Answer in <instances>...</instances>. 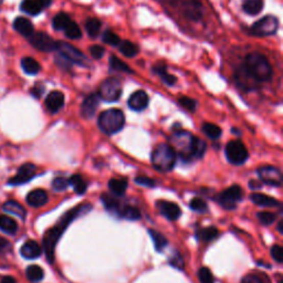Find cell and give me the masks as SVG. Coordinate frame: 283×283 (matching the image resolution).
<instances>
[{
  "instance_id": "f5cc1de1",
  "label": "cell",
  "mask_w": 283,
  "mask_h": 283,
  "mask_svg": "<svg viewBox=\"0 0 283 283\" xmlns=\"http://www.w3.org/2000/svg\"><path fill=\"white\" fill-rule=\"evenodd\" d=\"M135 183L142 186H146V187H153L155 185V181L150 178V177H145V176H137L135 178Z\"/></svg>"
},
{
  "instance_id": "be15d7a7",
  "label": "cell",
  "mask_w": 283,
  "mask_h": 283,
  "mask_svg": "<svg viewBox=\"0 0 283 283\" xmlns=\"http://www.w3.org/2000/svg\"><path fill=\"white\" fill-rule=\"evenodd\" d=\"M279 283H281V280H280V281H279Z\"/></svg>"
},
{
  "instance_id": "9f6ffc18",
  "label": "cell",
  "mask_w": 283,
  "mask_h": 283,
  "mask_svg": "<svg viewBox=\"0 0 283 283\" xmlns=\"http://www.w3.org/2000/svg\"><path fill=\"white\" fill-rule=\"evenodd\" d=\"M43 91H44V87H43L42 85H39V84H38V85H36V86H33V89L31 90V94H32V96L35 97V98L39 99L40 97L42 96Z\"/></svg>"
},
{
  "instance_id": "603a6c76",
  "label": "cell",
  "mask_w": 283,
  "mask_h": 283,
  "mask_svg": "<svg viewBox=\"0 0 283 283\" xmlns=\"http://www.w3.org/2000/svg\"><path fill=\"white\" fill-rule=\"evenodd\" d=\"M264 0H244L242 3V9L250 16H257L264 9Z\"/></svg>"
},
{
  "instance_id": "8fae6325",
  "label": "cell",
  "mask_w": 283,
  "mask_h": 283,
  "mask_svg": "<svg viewBox=\"0 0 283 283\" xmlns=\"http://www.w3.org/2000/svg\"><path fill=\"white\" fill-rule=\"evenodd\" d=\"M234 80L240 89L245 91H253L258 87L259 82L255 80L252 74L248 71L245 64L240 65L234 73Z\"/></svg>"
},
{
  "instance_id": "4fadbf2b",
  "label": "cell",
  "mask_w": 283,
  "mask_h": 283,
  "mask_svg": "<svg viewBox=\"0 0 283 283\" xmlns=\"http://www.w3.org/2000/svg\"><path fill=\"white\" fill-rule=\"evenodd\" d=\"M262 183L269 186L279 187L282 184V175L280 170L273 166H262L257 171Z\"/></svg>"
},
{
  "instance_id": "30bf717a",
  "label": "cell",
  "mask_w": 283,
  "mask_h": 283,
  "mask_svg": "<svg viewBox=\"0 0 283 283\" xmlns=\"http://www.w3.org/2000/svg\"><path fill=\"white\" fill-rule=\"evenodd\" d=\"M242 196H244V192H242L241 187L238 185H233L220 193L216 200L218 201L220 206L226 208V209H233L242 199Z\"/></svg>"
},
{
  "instance_id": "8d00e7d4",
  "label": "cell",
  "mask_w": 283,
  "mask_h": 283,
  "mask_svg": "<svg viewBox=\"0 0 283 283\" xmlns=\"http://www.w3.org/2000/svg\"><path fill=\"white\" fill-rule=\"evenodd\" d=\"M119 216L127 220H138L140 218V213L135 207L131 206H123L121 208Z\"/></svg>"
},
{
  "instance_id": "e0dca14e",
  "label": "cell",
  "mask_w": 283,
  "mask_h": 283,
  "mask_svg": "<svg viewBox=\"0 0 283 283\" xmlns=\"http://www.w3.org/2000/svg\"><path fill=\"white\" fill-rule=\"evenodd\" d=\"M64 105V94L60 91H52L45 99V107L50 113H58Z\"/></svg>"
},
{
  "instance_id": "7c38bea8",
  "label": "cell",
  "mask_w": 283,
  "mask_h": 283,
  "mask_svg": "<svg viewBox=\"0 0 283 283\" xmlns=\"http://www.w3.org/2000/svg\"><path fill=\"white\" fill-rule=\"evenodd\" d=\"M29 38L30 43L40 51L52 52L57 50V41L44 32H33Z\"/></svg>"
},
{
  "instance_id": "9a60e30c",
  "label": "cell",
  "mask_w": 283,
  "mask_h": 283,
  "mask_svg": "<svg viewBox=\"0 0 283 283\" xmlns=\"http://www.w3.org/2000/svg\"><path fill=\"white\" fill-rule=\"evenodd\" d=\"M156 207L159 213L168 220H177L181 215L179 206L175 203H172V201L159 200L156 203Z\"/></svg>"
},
{
  "instance_id": "e575fe53",
  "label": "cell",
  "mask_w": 283,
  "mask_h": 283,
  "mask_svg": "<svg viewBox=\"0 0 283 283\" xmlns=\"http://www.w3.org/2000/svg\"><path fill=\"white\" fill-rule=\"evenodd\" d=\"M70 21L71 18L69 17V15H66L64 12H60L53 18L52 26L56 30L63 31L65 29V27L70 23Z\"/></svg>"
},
{
  "instance_id": "6f0895ef",
  "label": "cell",
  "mask_w": 283,
  "mask_h": 283,
  "mask_svg": "<svg viewBox=\"0 0 283 283\" xmlns=\"http://www.w3.org/2000/svg\"><path fill=\"white\" fill-rule=\"evenodd\" d=\"M2 283H17L16 279L13 277H10V275H7V277L3 278Z\"/></svg>"
},
{
  "instance_id": "4dcf8cb0",
  "label": "cell",
  "mask_w": 283,
  "mask_h": 283,
  "mask_svg": "<svg viewBox=\"0 0 283 283\" xmlns=\"http://www.w3.org/2000/svg\"><path fill=\"white\" fill-rule=\"evenodd\" d=\"M21 66L23 71L27 74H30V76H35V74H38L39 71L41 70V66H40L39 62H37V60L30 57L23 58L21 60Z\"/></svg>"
},
{
  "instance_id": "f907efd6",
  "label": "cell",
  "mask_w": 283,
  "mask_h": 283,
  "mask_svg": "<svg viewBox=\"0 0 283 283\" xmlns=\"http://www.w3.org/2000/svg\"><path fill=\"white\" fill-rule=\"evenodd\" d=\"M170 264H171L173 267L179 269V270H183L184 267H185L184 260H183V258H181V255H180L178 252L175 253V254H174V257H172V258L170 259Z\"/></svg>"
},
{
  "instance_id": "b9f144b4",
  "label": "cell",
  "mask_w": 283,
  "mask_h": 283,
  "mask_svg": "<svg viewBox=\"0 0 283 283\" xmlns=\"http://www.w3.org/2000/svg\"><path fill=\"white\" fill-rule=\"evenodd\" d=\"M110 66H111V69L115 70V71H120V72H126V73H132L133 72L129 65H127L126 63H124L122 60H120L115 56H112L110 58Z\"/></svg>"
},
{
  "instance_id": "5bb4252c",
  "label": "cell",
  "mask_w": 283,
  "mask_h": 283,
  "mask_svg": "<svg viewBox=\"0 0 283 283\" xmlns=\"http://www.w3.org/2000/svg\"><path fill=\"white\" fill-rule=\"evenodd\" d=\"M37 167L31 164V163H26L22 166L19 167V170L17 172L16 176H13L8 180V185H22L28 183L29 180H31L36 175Z\"/></svg>"
},
{
  "instance_id": "ffe728a7",
  "label": "cell",
  "mask_w": 283,
  "mask_h": 283,
  "mask_svg": "<svg viewBox=\"0 0 283 283\" xmlns=\"http://www.w3.org/2000/svg\"><path fill=\"white\" fill-rule=\"evenodd\" d=\"M20 253L23 258L28 260H33L39 258L42 253V249L40 247L37 241L35 240H28L26 244L20 249Z\"/></svg>"
},
{
  "instance_id": "bcb514c9",
  "label": "cell",
  "mask_w": 283,
  "mask_h": 283,
  "mask_svg": "<svg viewBox=\"0 0 283 283\" xmlns=\"http://www.w3.org/2000/svg\"><path fill=\"white\" fill-rule=\"evenodd\" d=\"M257 217L259 219V221L261 222L262 225L265 226H270L271 224H273L275 220V215L272 213H268V211H261L257 214Z\"/></svg>"
},
{
  "instance_id": "ab89813d",
  "label": "cell",
  "mask_w": 283,
  "mask_h": 283,
  "mask_svg": "<svg viewBox=\"0 0 283 283\" xmlns=\"http://www.w3.org/2000/svg\"><path fill=\"white\" fill-rule=\"evenodd\" d=\"M203 132L211 139L219 138L222 133L220 127L218 125L213 124V123H205L203 125Z\"/></svg>"
},
{
  "instance_id": "f35d334b",
  "label": "cell",
  "mask_w": 283,
  "mask_h": 283,
  "mask_svg": "<svg viewBox=\"0 0 283 283\" xmlns=\"http://www.w3.org/2000/svg\"><path fill=\"white\" fill-rule=\"evenodd\" d=\"M85 30L91 38H97L101 30V21L96 18H90L85 22Z\"/></svg>"
},
{
  "instance_id": "681fc988",
  "label": "cell",
  "mask_w": 283,
  "mask_h": 283,
  "mask_svg": "<svg viewBox=\"0 0 283 283\" xmlns=\"http://www.w3.org/2000/svg\"><path fill=\"white\" fill-rule=\"evenodd\" d=\"M271 257L274 259V261H277L278 264H281L283 261V249L279 245H274L271 248Z\"/></svg>"
},
{
  "instance_id": "6125c7cd",
  "label": "cell",
  "mask_w": 283,
  "mask_h": 283,
  "mask_svg": "<svg viewBox=\"0 0 283 283\" xmlns=\"http://www.w3.org/2000/svg\"><path fill=\"white\" fill-rule=\"evenodd\" d=\"M3 3V0H0V4H2Z\"/></svg>"
},
{
  "instance_id": "f1b7e54d",
  "label": "cell",
  "mask_w": 283,
  "mask_h": 283,
  "mask_svg": "<svg viewBox=\"0 0 283 283\" xmlns=\"http://www.w3.org/2000/svg\"><path fill=\"white\" fill-rule=\"evenodd\" d=\"M20 8L30 16H37L42 11V6L38 3V0H23L20 5Z\"/></svg>"
},
{
  "instance_id": "d6986e66",
  "label": "cell",
  "mask_w": 283,
  "mask_h": 283,
  "mask_svg": "<svg viewBox=\"0 0 283 283\" xmlns=\"http://www.w3.org/2000/svg\"><path fill=\"white\" fill-rule=\"evenodd\" d=\"M184 13L193 21H199L203 18V6L197 0H188L184 4Z\"/></svg>"
},
{
  "instance_id": "d4e9b609",
  "label": "cell",
  "mask_w": 283,
  "mask_h": 283,
  "mask_svg": "<svg viewBox=\"0 0 283 283\" xmlns=\"http://www.w3.org/2000/svg\"><path fill=\"white\" fill-rule=\"evenodd\" d=\"M0 230L7 234L15 235L18 231V225L16 220L8 217V216L2 215L0 216Z\"/></svg>"
},
{
  "instance_id": "f6af8a7d",
  "label": "cell",
  "mask_w": 283,
  "mask_h": 283,
  "mask_svg": "<svg viewBox=\"0 0 283 283\" xmlns=\"http://www.w3.org/2000/svg\"><path fill=\"white\" fill-rule=\"evenodd\" d=\"M191 208H192V210L194 211H197V213H205L207 211V204H206V201L204 199H201V198H193L191 200V204H190Z\"/></svg>"
},
{
  "instance_id": "83f0119b",
  "label": "cell",
  "mask_w": 283,
  "mask_h": 283,
  "mask_svg": "<svg viewBox=\"0 0 283 283\" xmlns=\"http://www.w3.org/2000/svg\"><path fill=\"white\" fill-rule=\"evenodd\" d=\"M153 72L156 73L158 77H160V79L163 80L167 85H174L177 82V78L174 77L173 74L168 73L167 68L163 64H157L156 66H154Z\"/></svg>"
},
{
  "instance_id": "6da1fadb",
  "label": "cell",
  "mask_w": 283,
  "mask_h": 283,
  "mask_svg": "<svg viewBox=\"0 0 283 283\" xmlns=\"http://www.w3.org/2000/svg\"><path fill=\"white\" fill-rule=\"evenodd\" d=\"M92 206L90 204H82L79 205L73 209L69 210L68 213H65L60 220L57 222L55 227L50 228L49 230H46V232L43 235V249L46 255V259L50 262V264H53L55 261V251H56V247L58 241L61 238V235L64 233L66 230V228L76 220L80 216H82L86 214L87 211L91 210Z\"/></svg>"
},
{
  "instance_id": "ac0fdd59",
  "label": "cell",
  "mask_w": 283,
  "mask_h": 283,
  "mask_svg": "<svg viewBox=\"0 0 283 283\" xmlns=\"http://www.w3.org/2000/svg\"><path fill=\"white\" fill-rule=\"evenodd\" d=\"M99 102L100 97L98 94H91V96L86 97L82 105H81V114H82V116L85 119H90L94 116V114H96L99 106Z\"/></svg>"
},
{
  "instance_id": "836d02e7",
  "label": "cell",
  "mask_w": 283,
  "mask_h": 283,
  "mask_svg": "<svg viewBox=\"0 0 283 283\" xmlns=\"http://www.w3.org/2000/svg\"><path fill=\"white\" fill-rule=\"evenodd\" d=\"M148 233H150L151 238L153 239L155 249H156V250H157L158 252L163 251V250H164V248H165V247L167 246V244H168L167 239H166V238L164 237V235L161 234L160 232H158V231H156V230H154V229H150V230H148Z\"/></svg>"
},
{
  "instance_id": "11a10c76",
  "label": "cell",
  "mask_w": 283,
  "mask_h": 283,
  "mask_svg": "<svg viewBox=\"0 0 283 283\" xmlns=\"http://www.w3.org/2000/svg\"><path fill=\"white\" fill-rule=\"evenodd\" d=\"M10 249V244L8 240H6L5 238L0 237V254L6 253L7 251H9Z\"/></svg>"
},
{
  "instance_id": "816d5d0a",
  "label": "cell",
  "mask_w": 283,
  "mask_h": 283,
  "mask_svg": "<svg viewBox=\"0 0 283 283\" xmlns=\"http://www.w3.org/2000/svg\"><path fill=\"white\" fill-rule=\"evenodd\" d=\"M104 48L102 45H92L90 46V55L92 56V58L94 59H101L103 56H104Z\"/></svg>"
},
{
  "instance_id": "7402d4cb",
  "label": "cell",
  "mask_w": 283,
  "mask_h": 283,
  "mask_svg": "<svg viewBox=\"0 0 283 283\" xmlns=\"http://www.w3.org/2000/svg\"><path fill=\"white\" fill-rule=\"evenodd\" d=\"M13 28L17 32H19L20 35L29 38L35 30H33V25L31 23L30 20L23 17H18L15 21H13Z\"/></svg>"
},
{
  "instance_id": "277c9868",
  "label": "cell",
  "mask_w": 283,
  "mask_h": 283,
  "mask_svg": "<svg viewBox=\"0 0 283 283\" xmlns=\"http://www.w3.org/2000/svg\"><path fill=\"white\" fill-rule=\"evenodd\" d=\"M177 155L172 145L159 144L154 148L152 153V164L155 170L161 173H167L172 171L176 164Z\"/></svg>"
},
{
  "instance_id": "94428289",
  "label": "cell",
  "mask_w": 283,
  "mask_h": 283,
  "mask_svg": "<svg viewBox=\"0 0 283 283\" xmlns=\"http://www.w3.org/2000/svg\"><path fill=\"white\" fill-rule=\"evenodd\" d=\"M278 229H279V232L281 234H283V229H282V221L279 222V225H278Z\"/></svg>"
},
{
  "instance_id": "d590c367",
  "label": "cell",
  "mask_w": 283,
  "mask_h": 283,
  "mask_svg": "<svg viewBox=\"0 0 283 283\" xmlns=\"http://www.w3.org/2000/svg\"><path fill=\"white\" fill-rule=\"evenodd\" d=\"M69 185H71L74 192L79 195L84 194L87 187L85 180L82 178V176H80V175H73L69 179Z\"/></svg>"
},
{
  "instance_id": "2e32d148",
  "label": "cell",
  "mask_w": 283,
  "mask_h": 283,
  "mask_svg": "<svg viewBox=\"0 0 283 283\" xmlns=\"http://www.w3.org/2000/svg\"><path fill=\"white\" fill-rule=\"evenodd\" d=\"M148 102H150V98H148L147 93L145 91L138 90L136 92H134L132 96L129 99V106L130 109L133 111H143L145 110Z\"/></svg>"
},
{
  "instance_id": "8992f818",
  "label": "cell",
  "mask_w": 283,
  "mask_h": 283,
  "mask_svg": "<svg viewBox=\"0 0 283 283\" xmlns=\"http://www.w3.org/2000/svg\"><path fill=\"white\" fill-rule=\"evenodd\" d=\"M59 56L70 64H78L81 66L87 65V58L76 46L66 42H57V50Z\"/></svg>"
},
{
  "instance_id": "ba28073f",
  "label": "cell",
  "mask_w": 283,
  "mask_h": 283,
  "mask_svg": "<svg viewBox=\"0 0 283 283\" xmlns=\"http://www.w3.org/2000/svg\"><path fill=\"white\" fill-rule=\"evenodd\" d=\"M278 28H279V19L275 16L268 15L258 20L255 23H253L251 32L254 36L268 37V36L274 35V33L278 31Z\"/></svg>"
},
{
  "instance_id": "1f68e13d",
  "label": "cell",
  "mask_w": 283,
  "mask_h": 283,
  "mask_svg": "<svg viewBox=\"0 0 283 283\" xmlns=\"http://www.w3.org/2000/svg\"><path fill=\"white\" fill-rule=\"evenodd\" d=\"M196 234L199 240L204 242H210L218 237L219 231L216 227H208V228L200 229V230L197 231Z\"/></svg>"
},
{
  "instance_id": "cb8c5ba5",
  "label": "cell",
  "mask_w": 283,
  "mask_h": 283,
  "mask_svg": "<svg viewBox=\"0 0 283 283\" xmlns=\"http://www.w3.org/2000/svg\"><path fill=\"white\" fill-rule=\"evenodd\" d=\"M251 200L255 205L261 206V207H275V206H280L279 201L270 196H267L265 194H259V193H254L250 196Z\"/></svg>"
},
{
  "instance_id": "484cf974",
  "label": "cell",
  "mask_w": 283,
  "mask_h": 283,
  "mask_svg": "<svg viewBox=\"0 0 283 283\" xmlns=\"http://www.w3.org/2000/svg\"><path fill=\"white\" fill-rule=\"evenodd\" d=\"M109 188L114 196H123L127 188V180L124 178H112L109 181Z\"/></svg>"
},
{
  "instance_id": "60d3db41",
  "label": "cell",
  "mask_w": 283,
  "mask_h": 283,
  "mask_svg": "<svg viewBox=\"0 0 283 283\" xmlns=\"http://www.w3.org/2000/svg\"><path fill=\"white\" fill-rule=\"evenodd\" d=\"M63 32L66 37L72 40H77L82 37V32H81L79 26L74 21H72V20L70 21V23L65 27Z\"/></svg>"
},
{
  "instance_id": "52a82bcc",
  "label": "cell",
  "mask_w": 283,
  "mask_h": 283,
  "mask_svg": "<svg viewBox=\"0 0 283 283\" xmlns=\"http://www.w3.org/2000/svg\"><path fill=\"white\" fill-rule=\"evenodd\" d=\"M122 94V83L116 78H109L104 80L99 89L100 99L106 102H115Z\"/></svg>"
},
{
  "instance_id": "7a4b0ae2",
  "label": "cell",
  "mask_w": 283,
  "mask_h": 283,
  "mask_svg": "<svg viewBox=\"0 0 283 283\" xmlns=\"http://www.w3.org/2000/svg\"><path fill=\"white\" fill-rule=\"evenodd\" d=\"M171 142L176 155H179L184 160L201 158L204 156L207 147L206 142L183 130L175 132L171 137Z\"/></svg>"
},
{
  "instance_id": "680465c9",
  "label": "cell",
  "mask_w": 283,
  "mask_h": 283,
  "mask_svg": "<svg viewBox=\"0 0 283 283\" xmlns=\"http://www.w3.org/2000/svg\"><path fill=\"white\" fill-rule=\"evenodd\" d=\"M38 3L42 6V8H46L52 4V0H38Z\"/></svg>"
},
{
  "instance_id": "9c48e42d",
  "label": "cell",
  "mask_w": 283,
  "mask_h": 283,
  "mask_svg": "<svg viewBox=\"0 0 283 283\" xmlns=\"http://www.w3.org/2000/svg\"><path fill=\"white\" fill-rule=\"evenodd\" d=\"M226 156L229 163L233 165H241L248 159L249 154L242 142L230 140L226 146Z\"/></svg>"
},
{
  "instance_id": "ee69618b",
  "label": "cell",
  "mask_w": 283,
  "mask_h": 283,
  "mask_svg": "<svg viewBox=\"0 0 283 283\" xmlns=\"http://www.w3.org/2000/svg\"><path fill=\"white\" fill-rule=\"evenodd\" d=\"M198 279L200 283H215V278L209 269L204 267L198 271Z\"/></svg>"
},
{
  "instance_id": "f546056e",
  "label": "cell",
  "mask_w": 283,
  "mask_h": 283,
  "mask_svg": "<svg viewBox=\"0 0 283 283\" xmlns=\"http://www.w3.org/2000/svg\"><path fill=\"white\" fill-rule=\"evenodd\" d=\"M101 198H102V201L103 204L105 206V208L107 210L110 211H113L119 215L121 208H122L123 206L121 205L120 200L116 198V196H111V195H107V194H103L102 196H101Z\"/></svg>"
},
{
  "instance_id": "d6a6232c",
  "label": "cell",
  "mask_w": 283,
  "mask_h": 283,
  "mask_svg": "<svg viewBox=\"0 0 283 283\" xmlns=\"http://www.w3.org/2000/svg\"><path fill=\"white\" fill-rule=\"evenodd\" d=\"M26 275H27V278H28L29 281L36 283V282H40L43 279L44 272H43L41 267L32 265V266H29L28 268H27Z\"/></svg>"
},
{
  "instance_id": "7bdbcfd3",
  "label": "cell",
  "mask_w": 283,
  "mask_h": 283,
  "mask_svg": "<svg viewBox=\"0 0 283 283\" xmlns=\"http://www.w3.org/2000/svg\"><path fill=\"white\" fill-rule=\"evenodd\" d=\"M102 40H103V42L110 44V45H113V46H116L121 43L120 37L116 35V33L112 32L111 30H107L103 33Z\"/></svg>"
},
{
  "instance_id": "44dd1931",
  "label": "cell",
  "mask_w": 283,
  "mask_h": 283,
  "mask_svg": "<svg viewBox=\"0 0 283 283\" xmlns=\"http://www.w3.org/2000/svg\"><path fill=\"white\" fill-rule=\"evenodd\" d=\"M27 203L33 208H39L48 203V194L43 190H35L27 195Z\"/></svg>"
},
{
  "instance_id": "3957f363",
  "label": "cell",
  "mask_w": 283,
  "mask_h": 283,
  "mask_svg": "<svg viewBox=\"0 0 283 283\" xmlns=\"http://www.w3.org/2000/svg\"><path fill=\"white\" fill-rule=\"evenodd\" d=\"M244 64L259 83L266 82V81H269L272 78V66L268 61V59L260 53L253 52L248 55Z\"/></svg>"
},
{
  "instance_id": "db71d44e",
  "label": "cell",
  "mask_w": 283,
  "mask_h": 283,
  "mask_svg": "<svg viewBox=\"0 0 283 283\" xmlns=\"http://www.w3.org/2000/svg\"><path fill=\"white\" fill-rule=\"evenodd\" d=\"M241 283H264V281H262V279L259 277L258 274L250 273V274L246 275V277L242 279Z\"/></svg>"
},
{
  "instance_id": "5b68a950",
  "label": "cell",
  "mask_w": 283,
  "mask_h": 283,
  "mask_svg": "<svg viewBox=\"0 0 283 283\" xmlns=\"http://www.w3.org/2000/svg\"><path fill=\"white\" fill-rule=\"evenodd\" d=\"M125 124V116L119 109H110L100 114L98 125L100 130L105 134H115L123 129Z\"/></svg>"
},
{
  "instance_id": "7dc6e473",
  "label": "cell",
  "mask_w": 283,
  "mask_h": 283,
  "mask_svg": "<svg viewBox=\"0 0 283 283\" xmlns=\"http://www.w3.org/2000/svg\"><path fill=\"white\" fill-rule=\"evenodd\" d=\"M69 186V180L64 177H57L52 181V188L56 192H63Z\"/></svg>"
},
{
  "instance_id": "91938a15",
  "label": "cell",
  "mask_w": 283,
  "mask_h": 283,
  "mask_svg": "<svg viewBox=\"0 0 283 283\" xmlns=\"http://www.w3.org/2000/svg\"><path fill=\"white\" fill-rule=\"evenodd\" d=\"M250 186H251L252 188H254V190H255V188H260V187H261V185H260V184H258V183H255V180H251Z\"/></svg>"
},
{
  "instance_id": "c3c4849f",
  "label": "cell",
  "mask_w": 283,
  "mask_h": 283,
  "mask_svg": "<svg viewBox=\"0 0 283 283\" xmlns=\"http://www.w3.org/2000/svg\"><path fill=\"white\" fill-rule=\"evenodd\" d=\"M179 104L184 107V109L188 110L190 112H195L196 111V106H197V103L196 101L191 99V98H187V97H183L180 98L178 100Z\"/></svg>"
},
{
  "instance_id": "74e56055",
  "label": "cell",
  "mask_w": 283,
  "mask_h": 283,
  "mask_svg": "<svg viewBox=\"0 0 283 283\" xmlns=\"http://www.w3.org/2000/svg\"><path fill=\"white\" fill-rule=\"evenodd\" d=\"M119 48H120V51L122 52L125 57H129V58L135 57L138 53V46L135 43L127 41V40L126 41L121 42L119 44Z\"/></svg>"
},
{
  "instance_id": "4316f807",
  "label": "cell",
  "mask_w": 283,
  "mask_h": 283,
  "mask_svg": "<svg viewBox=\"0 0 283 283\" xmlns=\"http://www.w3.org/2000/svg\"><path fill=\"white\" fill-rule=\"evenodd\" d=\"M3 209L6 213L17 216V217H19L20 219L26 218V215H27L26 209L19 203H17V201H13V200L7 201V203L3 206Z\"/></svg>"
}]
</instances>
